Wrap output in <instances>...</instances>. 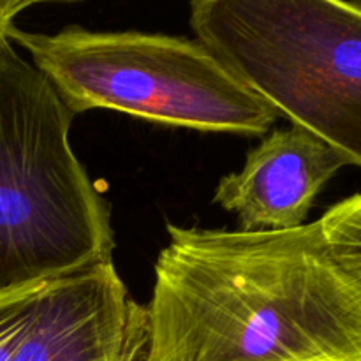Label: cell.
I'll return each instance as SVG.
<instances>
[{
    "mask_svg": "<svg viewBox=\"0 0 361 361\" xmlns=\"http://www.w3.org/2000/svg\"><path fill=\"white\" fill-rule=\"evenodd\" d=\"M168 233L145 361H361V289L331 263L317 221Z\"/></svg>",
    "mask_w": 361,
    "mask_h": 361,
    "instance_id": "6da1fadb",
    "label": "cell"
},
{
    "mask_svg": "<svg viewBox=\"0 0 361 361\" xmlns=\"http://www.w3.org/2000/svg\"><path fill=\"white\" fill-rule=\"evenodd\" d=\"M74 113L0 41V296L113 261L111 208L69 141Z\"/></svg>",
    "mask_w": 361,
    "mask_h": 361,
    "instance_id": "7a4b0ae2",
    "label": "cell"
},
{
    "mask_svg": "<svg viewBox=\"0 0 361 361\" xmlns=\"http://www.w3.org/2000/svg\"><path fill=\"white\" fill-rule=\"evenodd\" d=\"M190 27L279 116L361 168V2L194 0Z\"/></svg>",
    "mask_w": 361,
    "mask_h": 361,
    "instance_id": "3957f363",
    "label": "cell"
},
{
    "mask_svg": "<svg viewBox=\"0 0 361 361\" xmlns=\"http://www.w3.org/2000/svg\"><path fill=\"white\" fill-rule=\"evenodd\" d=\"M63 104L76 115L111 109L169 127L263 136L279 113L203 42L143 32L66 27L32 34L14 27Z\"/></svg>",
    "mask_w": 361,
    "mask_h": 361,
    "instance_id": "277c9868",
    "label": "cell"
},
{
    "mask_svg": "<svg viewBox=\"0 0 361 361\" xmlns=\"http://www.w3.org/2000/svg\"><path fill=\"white\" fill-rule=\"evenodd\" d=\"M147 307L113 261L51 281L13 361H145Z\"/></svg>",
    "mask_w": 361,
    "mask_h": 361,
    "instance_id": "5b68a950",
    "label": "cell"
},
{
    "mask_svg": "<svg viewBox=\"0 0 361 361\" xmlns=\"http://www.w3.org/2000/svg\"><path fill=\"white\" fill-rule=\"evenodd\" d=\"M344 166L338 152L303 127L275 129L247 154L242 171L219 182L214 201L236 214L242 231H288L303 226Z\"/></svg>",
    "mask_w": 361,
    "mask_h": 361,
    "instance_id": "8992f818",
    "label": "cell"
},
{
    "mask_svg": "<svg viewBox=\"0 0 361 361\" xmlns=\"http://www.w3.org/2000/svg\"><path fill=\"white\" fill-rule=\"evenodd\" d=\"M317 224L331 263L361 289V194L334 204Z\"/></svg>",
    "mask_w": 361,
    "mask_h": 361,
    "instance_id": "52a82bcc",
    "label": "cell"
},
{
    "mask_svg": "<svg viewBox=\"0 0 361 361\" xmlns=\"http://www.w3.org/2000/svg\"><path fill=\"white\" fill-rule=\"evenodd\" d=\"M49 284V282H48ZM48 284L0 296V361H13Z\"/></svg>",
    "mask_w": 361,
    "mask_h": 361,
    "instance_id": "ba28073f",
    "label": "cell"
},
{
    "mask_svg": "<svg viewBox=\"0 0 361 361\" xmlns=\"http://www.w3.org/2000/svg\"><path fill=\"white\" fill-rule=\"evenodd\" d=\"M34 4L35 2H32V0H0V41L9 39L11 30L16 27L14 20H16L18 14L32 7Z\"/></svg>",
    "mask_w": 361,
    "mask_h": 361,
    "instance_id": "9c48e42d",
    "label": "cell"
}]
</instances>
